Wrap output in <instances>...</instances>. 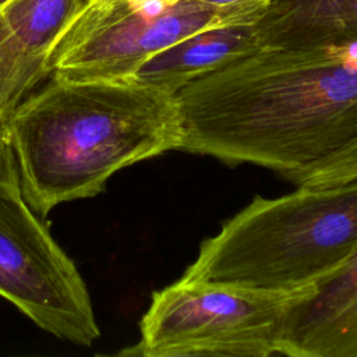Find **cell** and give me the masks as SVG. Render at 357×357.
Masks as SVG:
<instances>
[{"label":"cell","mask_w":357,"mask_h":357,"mask_svg":"<svg viewBox=\"0 0 357 357\" xmlns=\"http://www.w3.org/2000/svg\"><path fill=\"white\" fill-rule=\"evenodd\" d=\"M178 151L301 181L357 144V40L259 46L177 93Z\"/></svg>","instance_id":"obj_1"},{"label":"cell","mask_w":357,"mask_h":357,"mask_svg":"<svg viewBox=\"0 0 357 357\" xmlns=\"http://www.w3.org/2000/svg\"><path fill=\"white\" fill-rule=\"evenodd\" d=\"M22 195L43 219L57 205L103 191L119 170L178 151L176 93L134 79L77 81L54 74L1 128Z\"/></svg>","instance_id":"obj_2"},{"label":"cell","mask_w":357,"mask_h":357,"mask_svg":"<svg viewBox=\"0 0 357 357\" xmlns=\"http://www.w3.org/2000/svg\"><path fill=\"white\" fill-rule=\"evenodd\" d=\"M357 251V178L255 197L205 238L183 276L294 291Z\"/></svg>","instance_id":"obj_3"},{"label":"cell","mask_w":357,"mask_h":357,"mask_svg":"<svg viewBox=\"0 0 357 357\" xmlns=\"http://www.w3.org/2000/svg\"><path fill=\"white\" fill-rule=\"evenodd\" d=\"M310 287L279 291L181 276L152 293L149 307L139 321L138 343L120 354H282L287 314Z\"/></svg>","instance_id":"obj_4"},{"label":"cell","mask_w":357,"mask_h":357,"mask_svg":"<svg viewBox=\"0 0 357 357\" xmlns=\"http://www.w3.org/2000/svg\"><path fill=\"white\" fill-rule=\"evenodd\" d=\"M0 296L50 335L79 346L100 336L88 287L22 195L0 130Z\"/></svg>","instance_id":"obj_5"},{"label":"cell","mask_w":357,"mask_h":357,"mask_svg":"<svg viewBox=\"0 0 357 357\" xmlns=\"http://www.w3.org/2000/svg\"><path fill=\"white\" fill-rule=\"evenodd\" d=\"M282 354L357 357V251L293 303Z\"/></svg>","instance_id":"obj_6"},{"label":"cell","mask_w":357,"mask_h":357,"mask_svg":"<svg viewBox=\"0 0 357 357\" xmlns=\"http://www.w3.org/2000/svg\"><path fill=\"white\" fill-rule=\"evenodd\" d=\"M259 47L254 25L197 32L146 60L130 79L177 93L183 86Z\"/></svg>","instance_id":"obj_7"},{"label":"cell","mask_w":357,"mask_h":357,"mask_svg":"<svg viewBox=\"0 0 357 357\" xmlns=\"http://www.w3.org/2000/svg\"><path fill=\"white\" fill-rule=\"evenodd\" d=\"M73 4L74 0H7L0 14L22 47L47 66L52 46Z\"/></svg>","instance_id":"obj_8"},{"label":"cell","mask_w":357,"mask_h":357,"mask_svg":"<svg viewBox=\"0 0 357 357\" xmlns=\"http://www.w3.org/2000/svg\"><path fill=\"white\" fill-rule=\"evenodd\" d=\"M49 75L46 63L22 47L0 14V130L15 107Z\"/></svg>","instance_id":"obj_9"},{"label":"cell","mask_w":357,"mask_h":357,"mask_svg":"<svg viewBox=\"0 0 357 357\" xmlns=\"http://www.w3.org/2000/svg\"><path fill=\"white\" fill-rule=\"evenodd\" d=\"M353 178H357V144L307 174L297 185L335 184Z\"/></svg>","instance_id":"obj_10"},{"label":"cell","mask_w":357,"mask_h":357,"mask_svg":"<svg viewBox=\"0 0 357 357\" xmlns=\"http://www.w3.org/2000/svg\"><path fill=\"white\" fill-rule=\"evenodd\" d=\"M123 1H134V0H74L71 13L78 8H86V7H99V6H107L114 3H123ZM70 13V14H71Z\"/></svg>","instance_id":"obj_11"},{"label":"cell","mask_w":357,"mask_h":357,"mask_svg":"<svg viewBox=\"0 0 357 357\" xmlns=\"http://www.w3.org/2000/svg\"><path fill=\"white\" fill-rule=\"evenodd\" d=\"M7 3V0H0V8Z\"/></svg>","instance_id":"obj_12"}]
</instances>
